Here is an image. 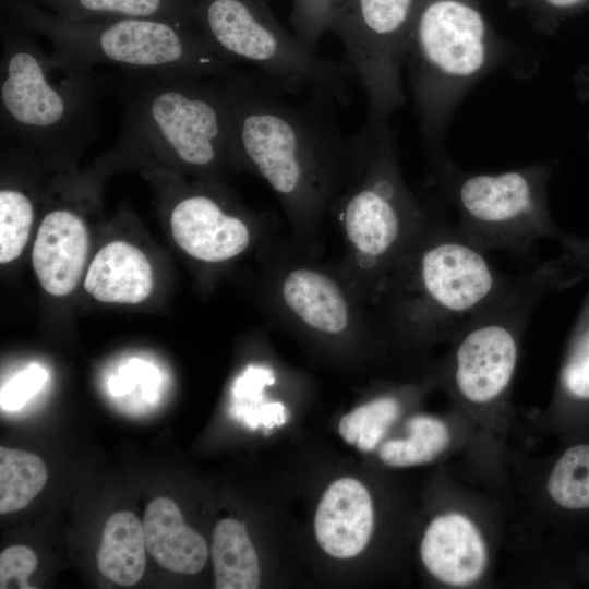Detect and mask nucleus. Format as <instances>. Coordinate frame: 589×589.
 I'll return each mask as SVG.
<instances>
[{"label":"nucleus","mask_w":589,"mask_h":589,"mask_svg":"<svg viewBox=\"0 0 589 589\" xmlns=\"http://www.w3.org/2000/svg\"><path fill=\"white\" fill-rule=\"evenodd\" d=\"M243 168L274 192L292 240L318 254L322 225L347 161L350 139L308 104L267 79L238 71L223 79Z\"/></svg>","instance_id":"1"},{"label":"nucleus","mask_w":589,"mask_h":589,"mask_svg":"<svg viewBox=\"0 0 589 589\" xmlns=\"http://www.w3.org/2000/svg\"><path fill=\"white\" fill-rule=\"evenodd\" d=\"M120 74L121 128L104 165L168 164L213 181L227 167L243 168L224 77Z\"/></svg>","instance_id":"2"},{"label":"nucleus","mask_w":589,"mask_h":589,"mask_svg":"<svg viewBox=\"0 0 589 589\" xmlns=\"http://www.w3.org/2000/svg\"><path fill=\"white\" fill-rule=\"evenodd\" d=\"M329 214L345 244L344 259L337 266L371 310L431 217L402 177L388 122H365L351 136Z\"/></svg>","instance_id":"3"},{"label":"nucleus","mask_w":589,"mask_h":589,"mask_svg":"<svg viewBox=\"0 0 589 589\" xmlns=\"http://www.w3.org/2000/svg\"><path fill=\"white\" fill-rule=\"evenodd\" d=\"M486 254L431 214L371 308L376 330L413 342L455 337L514 279Z\"/></svg>","instance_id":"4"},{"label":"nucleus","mask_w":589,"mask_h":589,"mask_svg":"<svg viewBox=\"0 0 589 589\" xmlns=\"http://www.w3.org/2000/svg\"><path fill=\"white\" fill-rule=\"evenodd\" d=\"M115 85L111 76L47 53L26 34L7 32L0 64L1 137L67 165L98 135L100 103Z\"/></svg>","instance_id":"5"},{"label":"nucleus","mask_w":589,"mask_h":589,"mask_svg":"<svg viewBox=\"0 0 589 589\" xmlns=\"http://www.w3.org/2000/svg\"><path fill=\"white\" fill-rule=\"evenodd\" d=\"M498 55L497 41L473 1H419L406 40L404 69L430 145L464 94Z\"/></svg>","instance_id":"6"},{"label":"nucleus","mask_w":589,"mask_h":589,"mask_svg":"<svg viewBox=\"0 0 589 589\" xmlns=\"http://www.w3.org/2000/svg\"><path fill=\"white\" fill-rule=\"evenodd\" d=\"M200 34L230 63L256 67L288 92L308 89L320 100L345 103L351 70L321 58L272 14L267 0H201Z\"/></svg>","instance_id":"7"},{"label":"nucleus","mask_w":589,"mask_h":589,"mask_svg":"<svg viewBox=\"0 0 589 589\" xmlns=\"http://www.w3.org/2000/svg\"><path fill=\"white\" fill-rule=\"evenodd\" d=\"M261 289L271 316L317 341L348 345L376 330L371 310L338 266L292 239L264 241Z\"/></svg>","instance_id":"8"},{"label":"nucleus","mask_w":589,"mask_h":589,"mask_svg":"<svg viewBox=\"0 0 589 589\" xmlns=\"http://www.w3.org/2000/svg\"><path fill=\"white\" fill-rule=\"evenodd\" d=\"M37 28L53 43V53L83 71L112 65L203 77H227L239 71L214 52L200 33L163 20L125 17L92 25L38 21Z\"/></svg>","instance_id":"9"},{"label":"nucleus","mask_w":589,"mask_h":589,"mask_svg":"<svg viewBox=\"0 0 589 589\" xmlns=\"http://www.w3.org/2000/svg\"><path fill=\"white\" fill-rule=\"evenodd\" d=\"M438 172L457 212L456 229L478 249L528 256L555 232L546 203L549 171L541 165L465 173L444 164Z\"/></svg>","instance_id":"10"},{"label":"nucleus","mask_w":589,"mask_h":589,"mask_svg":"<svg viewBox=\"0 0 589 589\" xmlns=\"http://www.w3.org/2000/svg\"><path fill=\"white\" fill-rule=\"evenodd\" d=\"M553 286V269L539 266L520 276L455 336L453 383L472 404H488L509 386L519 339L541 299Z\"/></svg>","instance_id":"11"},{"label":"nucleus","mask_w":589,"mask_h":589,"mask_svg":"<svg viewBox=\"0 0 589 589\" xmlns=\"http://www.w3.org/2000/svg\"><path fill=\"white\" fill-rule=\"evenodd\" d=\"M420 0H342L334 32L368 104L366 122H388L402 105L405 46Z\"/></svg>","instance_id":"12"},{"label":"nucleus","mask_w":589,"mask_h":589,"mask_svg":"<svg viewBox=\"0 0 589 589\" xmlns=\"http://www.w3.org/2000/svg\"><path fill=\"white\" fill-rule=\"evenodd\" d=\"M200 181L201 185L178 190L169 216L173 240L190 257L219 265L269 238L267 214L244 212L225 195L218 181Z\"/></svg>","instance_id":"13"},{"label":"nucleus","mask_w":589,"mask_h":589,"mask_svg":"<svg viewBox=\"0 0 589 589\" xmlns=\"http://www.w3.org/2000/svg\"><path fill=\"white\" fill-rule=\"evenodd\" d=\"M88 251V232L75 212L57 207L43 218L32 252V263L46 292L63 297L77 286Z\"/></svg>","instance_id":"14"},{"label":"nucleus","mask_w":589,"mask_h":589,"mask_svg":"<svg viewBox=\"0 0 589 589\" xmlns=\"http://www.w3.org/2000/svg\"><path fill=\"white\" fill-rule=\"evenodd\" d=\"M425 568L440 581L461 587L481 578L488 565L485 542L466 516L449 513L428 526L420 548Z\"/></svg>","instance_id":"15"},{"label":"nucleus","mask_w":589,"mask_h":589,"mask_svg":"<svg viewBox=\"0 0 589 589\" xmlns=\"http://www.w3.org/2000/svg\"><path fill=\"white\" fill-rule=\"evenodd\" d=\"M374 525L372 498L357 479L341 478L324 492L314 518L321 548L336 558L357 556L368 544Z\"/></svg>","instance_id":"16"},{"label":"nucleus","mask_w":589,"mask_h":589,"mask_svg":"<svg viewBox=\"0 0 589 589\" xmlns=\"http://www.w3.org/2000/svg\"><path fill=\"white\" fill-rule=\"evenodd\" d=\"M84 288L100 302L140 303L153 291V268L139 248L125 241H112L94 256Z\"/></svg>","instance_id":"17"},{"label":"nucleus","mask_w":589,"mask_h":589,"mask_svg":"<svg viewBox=\"0 0 589 589\" xmlns=\"http://www.w3.org/2000/svg\"><path fill=\"white\" fill-rule=\"evenodd\" d=\"M143 527L146 549L161 567L185 575L204 567L208 556L206 541L185 525L172 500L154 498L145 509Z\"/></svg>","instance_id":"18"},{"label":"nucleus","mask_w":589,"mask_h":589,"mask_svg":"<svg viewBox=\"0 0 589 589\" xmlns=\"http://www.w3.org/2000/svg\"><path fill=\"white\" fill-rule=\"evenodd\" d=\"M145 550L143 524L131 512H117L107 518L103 528L98 569L117 585H135L145 570Z\"/></svg>","instance_id":"19"},{"label":"nucleus","mask_w":589,"mask_h":589,"mask_svg":"<svg viewBox=\"0 0 589 589\" xmlns=\"http://www.w3.org/2000/svg\"><path fill=\"white\" fill-rule=\"evenodd\" d=\"M211 554L217 589L260 586L259 557L243 522L233 518L219 520L214 528Z\"/></svg>","instance_id":"20"},{"label":"nucleus","mask_w":589,"mask_h":589,"mask_svg":"<svg viewBox=\"0 0 589 589\" xmlns=\"http://www.w3.org/2000/svg\"><path fill=\"white\" fill-rule=\"evenodd\" d=\"M48 478L44 461L22 449L0 447V513L26 507L43 490Z\"/></svg>","instance_id":"21"},{"label":"nucleus","mask_w":589,"mask_h":589,"mask_svg":"<svg viewBox=\"0 0 589 589\" xmlns=\"http://www.w3.org/2000/svg\"><path fill=\"white\" fill-rule=\"evenodd\" d=\"M406 440H390L380 449L382 461L392 467H411L431 462L449 444L446 424L429 416H416L407 423Z\"/></svg>","instance_id":"22"},{"label":"nucleus","mask_w":589,"mask_h":589,"mask_svg":"<svg viewBox=\"0 0 589 589\" xmlns=\"http://www.w3.org/2000/svg\"><path fill=\"white\" fill-rule=\"evenodd\" d=\"M401 411L393 395L375 397L344 416L338 424L340 436L361 452H372Z\"/></svg>","instance_id":"23"},{"label":"nucleus","mask_w":589,"mask_h":589,"mask_svg":"<svg viewBox=\"0 0 589 589\" xmlns=\"http://www.w3.org/2000/svg\"><path fill=\"white\" fill-rule=\"evenodd\" d=\"M548 492L563 508H589V444H577L564 452L551 471Z\"/></svg>","instance_id":"24"},{"label":"nucleus","mask_w":589,"mask_h":589,"mask_svg":"<svg viewBox=\"0 0 589 589\" xmlns=\"http://www.w3.org/2000/svg\"><path fill=\"white\" fill-rule=\"evenodd\" d=\"M34 220L32 196L23 189L3 187L0 191V262L17 259L29 237Z\"/></svg>","instance_id":"25"},{"label":"nucleus","mask_w":589,"mask_h":589,"mask_svg":"<svg viewBox=\"0 0 589 589\" xmlns=\"http://www.w3.org/2000/svg\"><path fill=\"white\" fill-rule=\"evenodd\" d=\"M342 0H291L290 21L293 34L315 49L323 35L332 29Z\"/></svg>","instance_id":"26"},{"label":"nucleus","mask_w":589,"mask_h":589,"mask_svg":"<svg viewBox=\"0 0 589 589\" xmlns=\"http://www.w3.org/2000/svg\"><path fill=\"white\" fill-rule=\"evenodd\" d=\"M564 392L578 400H589V326L576 337L561 372Z\"/></svg>","instance_id":"27"},{"label":"nucleus","mask_w":589,"mask_h":589,"mask_svg":"<svg viewBox=\"0 0 589 589\" xmlns=\"http://www.w3.org/2000/svg\"><path fill=\"white\" fill-rule=\"evenodd\" d=\"M75 5L92 14H108L135 19H154L163 12L164 0H75Z\"/></svg>","instance_id":"28"},{"label":"nucleus","mask_w":589,"mask_h":589,"mask_svg":"<svg viewBox=\"0 0 589 589\" xmlns=\"http://www.w3.org/2000/svg\"><path fill=\"white\" fill-rule=\"evenodd\" d=\"M37 566L35 553L24 545H12L4 549L0 554V588L10 587L14 580L17 588L29 589L27 578Z\"/></svg>","instance_id":"29"},{"label":"nucleus","mask_w":589,"mask_h":589,"mask_svg":"<svg viewBox=\"0 0 589 589\" xmlns=\"http://www.w3.org/2000/svg\"><path fill=\"white\" fill-rule=\"evenodd\" d=\"M44 372L37 368H32L20 374L12 381L7 390L5 401L9 405L21 406L34 392L39 388Z\"/></svg>","instance_id":"30"},{"label":"nucleus","mask_w":589,"mask_h":589,"mask_svg":"<svg viewBox=\"0 0 589 589\" xmlns=\"http://www.w3.org/2000/svg\"><path fill=\"white\" fill-rule=\"evenodd\" d=\"M542 1L546 5L553 9L564 10V9L574 8L580 4L581 2H584L585 0H542Z\"/></svg>","instance_id":"31"}]
</instances>
